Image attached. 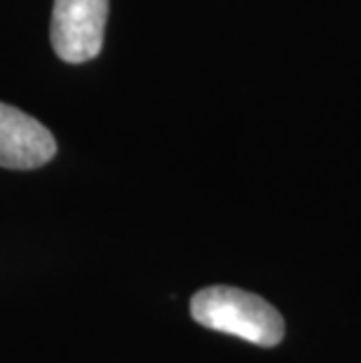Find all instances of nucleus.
Returning <instances> with one entry per match:
<instances>
[{
	"label": "nucleus",
	"instance_id": "obj_1",
	"mask_svg": "<svg viewBox=\"0 0 361 363\" xmlns=\"http://www.w3.org/2000/svg\"><path fill=\"white\" fill-rule=\"evenodd\" d=\"M190 314L204 328L235 335L258 347H274L284 337V319L260 296L233 286H209L190 300Z\"/></svg>",
	"mask_w": 361,
	"mask_h": 363
},
{
	"label": "nucleus",
	"instance_id": "obj_2",
	"mask_svg": "<svg viewBox=\"0 0 361 363\" xmlns=\"http://www.w3.org/2000/svg\"><path fill=\"white\" fill-rule=\"evenodd\" d=\"M109 0H55L50 40L66 64L96 59L104 48Z\"/></svg>",
	"mask_w": 361,
	"mask_h": 363
},
{
	"label": "nucleus",
	"instance_id": "obj_3",
	"mask_svg": "<svg viewBox=\"0 0 361 363\" xmlns=\"http://www.w3.org/2000/svg\"><path fill=\"white\" fill-rule=\"evenodd\" d=\"M57 155L52 131L24 111L0 104V167L28 169L45 167Z\"/></svg>",
	"mask_w": 361,
	"mask_h": 363
}]
</instances>
